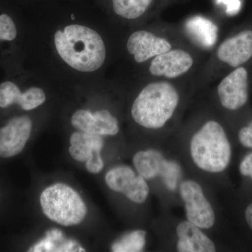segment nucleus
<instances>
[{
	"mask_svg": "<svg viewBox=\"0 0 252 252\" xmlns=\"http://www.w3.org/2000/svg\"><path fill=\"white\" fill-rule=\"evenodd\" d=\"M186 158L194 170L207 177L225 171L232 158V147L220 123L210 119L185 142Z\"/></svg>",
	"mask_w": 252,
	"mask_h": 252,
	"instance_id": "f257e3e1",
	"label": "nucleus"
},
{
	"mask_svg": "<svg viewBox=\"0 0 252 252\" xmlns=\"http://www.w3.org/2000/svg\"><path fill=\"white\" fill-rule=\"evenodd\" d=\"M60 57L69 67L81 72H93L106 59L103 39L97 32L79 24L69 25L54 35Z\"/></svg>",
	"mask_w": 252,
	"mask_h": 252,
	"instance_id": "f03ea898",
	"label": "nucleus"
},
{
	"mask_svg": "<svg viewBox=\"0 0 252 252\" xmlns=\"http://www.w3.org/2000/svg\"><path fill=\"white\" fill-rule=\"evenodd\" d=\"M180 94L167 81H155L145 86L134 100L131 116L146 130L160 132L175 117Z\"/></svg>",
	"mask_w": 252,
	"mask_h": 252,
	"instance_id": "7ed1b4c3",
	"label": "nucleus"
},
{
	"mask_svg": "<svg viewBox=\"0 0 252 252\" xmlns=\"http://www.w3.org/2000/svg\"><path fill=\"white\" fill-rule=\"evenodd\" d=\"M132 164L147 182H156L162 193L179 198V187L187 176L185 166L174 156L157 146V148L143 149L134 154Z\"/></svg>",
	"mask_w": 252,
	"mask_h": 252,
	"instance_id": "20e7f679",
	"label": "nucleus"
},
{
	"mask_svg": "<svg viewBox=\"0 0 252 252\" xmlns=\"http://www.w3.org/2000/svg\"><path fill=\"white\" fill-rule=\"evenodd\" d=\"M40 205L50 220L63 226L79 224L87 215V207L79 194L63 183L44 189L41 194Z\"/></svg>",
	"mask_w": 252,
	"mask_h": 252,
	"instance_id": "39448f33",
	"label": "nucleus"
},
{
	"mask_svg": "<svg viewBox=\"0 0 252 252\" xmlns=\"http://www.w3.org/2000/svg\"><path fill=\"white\" fill-rule=\"evenodd\" d=\"M178 196L185 209L186 220L205 231L215 228L216 211L201 182L186 177L180 183Z\"/></svg>",
	"mask_w": 252,
	"mask_h": 252,
	"instance_id": "423d86ee",
	"label": "nucleus"
},
{
	"mask_svg": "<svg viewBox=\"0 0 252 252\" xmlns=\"http://www.w3.org/2000/svg\"><path fill=\"white\" fill-rule=\"evenodd\" d=\"M104 179L112 191L122 194L132 203L143 205L148 200L151 191L148 182L128 165L112 167Z\"/></svg>",
	"mask_w": 252,
	"mask_h": 252,
	"instance_id": "0eeeda50",
	"label": "nucleus"
},
{
	"mask_svg": "<svg viewBox=\"0 0 252 252\" xmlns=\"http://www.w3.org/2000/svg\"><path fill=\"white\" fill-rule=\"evenodd\" d=\"M69 154L78 162H86V168L92 174H98L104 167L101 152L103 148L102 136L79 131L71 135Z\"/></svg>",
	"mask_w": 252,
	"mask_h": 252,
	"instance_id": "6e6552de",
	"label": "nucleus"
},
{
	"mask_svg": "<svg viewBox=\"0 0 252 252\" xmlns=\"http://www.w3.org/2000/svg\"><path fill=\"white\" fill-rule=\"evenodd\" d=\"M32 130V122L28 116L10 119L0 127V157L9 158L22 152Z\"/></svg>",
	"mask_w": 252,
	"mask_h": 252,
	"instance_id": "1a4fd4ad",
	"label": "nucleus"
},
{
	"mask_svg": "<svg viewBox=\"0 0 252 252\" xmlns=\"http://www.w3.org/2000/svg\"><path fill=\"white\" fill-rule=\"evenodd\" d=\"M45 101V93L40 88L34 86L23 91L14 78L0 83V109L17 105L23 110L31 111L37 108Z\"/></svg>",
	"mask_w": 252,
	"mask_h": 252,
	"instance_id": "9d476101",
	"label": "nucleus"
},
{
	"mask_svg": "<svg viewBox=\"0 0 252 252\" xmlns=\"http://www.w3.org/2000/svg\"><path fill=\"white\" fill-rule=\"evenodd\" d=\"M217 94L223 108L238 110L248 102V73L244 67H236L219 84Z\"/></svg>",
	"mask_w": 252,
	"mask_h": 252,
	"instance_id": "9b49d317",
	"label": "nucleus"
},
{
	"mask_svg": "<svg viewBox=\"0 0 252 252\" xmlns=\"http://www.w3.org/2000/svg\"><path fill=\"white\" fill-rule=\"evenodd\" d=\"M173 249L178 252H215L216 243L206 233L187 220L176 223Z\"/></svg>",
	"mask_w": 252,
	"mask_h": 252,
	"instance_id": "f8f14e48",
	"label": "nucleus"
},
{
	"mask_svg": "<svg viewBox=\"0 0 252 252\" xmlns=\"http://www.w3.org/2000/svg\"><path fill=\"white\" fill-rule=\"evenodd\" d=\"M71 123L79 130L102 137L117 135L120 130L119 121L107 109L94 113L79 109L73 114Z\"/></svg>",
	"mask_w": 252,
	"mask_h": 252,
	"instance_id": "ddd939ff",
	"label": "nucleus"
},
{
	"mask_svg": "<svg viewBox=\"0 0 252 252\" xmlns=\"http://www.w3.org/2000/svg\"><path fill=\"white\" fill-rule=\"evenodd\" d=\"M193 64V58L188 52L171 49L154 57L149 66V72L157 77L175 79L188 72Z\"/></svg>",
	"mask_w": 252,
	"mask_h": 252,
	"instance_id": "4468645a",
	"label": "nucleus"
},
{
	"mask_svg": "<svg viewBox=\"0 0 252 252\" xmlns=\"http://www.w3.org/2000/svg\"><path fill=\"white\" fill-rule=\"evenodd\" d=\"M127 49L137 63H142L172 49L165 38L146 31L132 33L127 42Z\"/></svg>",
	"mask_w": 252,
	"mask_h": 252,
	"instance_id": "2eb2a0df",
	"label": "nucleus"
},
{
	"mask_svg": "<svg viewBox=\"0 0 252 252\" xmlns=\"http://www.w3.org/2000/svg\"><path fill=\"white\" fill-rule=\"evenodd\" d=\"M217 55L221 62L232 67H238L248 62L252 57V31H242L225 39L219 46Z\"/></svg>",
	"mask_w": 252,
	"mask_h": 252,
	"instance_id": "dca6fc26",
	"label": "nucleus"
},
{
	"mask_svg": "<svg viewBox=\"0 0 252 252\" xmlns=\"http://www.w3.org/2000/svg\"><path fill=\"white\" fill-rule=\"evenodd\" d=\"M146 230L138 229L126 233L112 244L111 250L114 252H140L147 245Z\"/></svg>",
	"mask_w": 252,
	"mask_h": 252,
	"instance_id": "f3484780",
	"label": "nucleus"
},
{
	"mask_svg": "<svg viewBox=\"0 0 252 252\" xmlns=\"http://www.w3.org/2000/svg\"><path fill=\"white\" fill-rule=\"evenodd\" d=\"M152 0H112L116 14L126 19H136L146 12Z\"/></svg>",
	"mask_w": 252,
	"mask_h": 252,
	"instance_id": "a211bd4d",
	"label": "nucleus"
},
{
	"mask_svg": "<svg viewBox=\"0 0 252 252\" xmlns=\"http://www.w3.org/2000/svg\"><path fill=\"white\" fill-rule=\"evenodd\" d=\"M18 36V26L14 18L6 13L0 14V56H6L3 46H11L17 40Z\"/></svg>",
	"mask_w": 252,
	"mask_h": 252,
	"instance_id": "6ab92c4d",
	"label": "nucleus"
},
{
	"mask_svg": "<svg viewBox=\"0 0 252 252\" xmlns=\"http://www.w3.org/2000/svg\"><path fill=\"white\" fill-rule=\"evenodd\" d=\"M238 139L243 147L252 149V122L248 126L240 129L238 132Z\"/></svg>",
	"mask_w": 252,
	"mask_h": 252,
	"instance_id": "aec40b11",
	"label": "nucleus"
},
{
	"mask_svg": "<svg viewBox=\"0 0 252 252\" xmlns=\"http://www.w3.org/2000/svg\"><path fill=\"white\" fill-rule=\"evenodd\" d=\"M239 170L244 177H250L252 180V152L243 158L240 162Z\"/></svg>",
	"mask_w": 252,
	"mask_h": 252,
	"instance_id": "412c9836",
	"label": "nucleus"
},
{
	"mask_svg": "<svg viewBox=\"0 0 252 252\" xmlns=\"http://www.w3.org/2000/svg\"><path fill=\"white\" fill-rule=\"evenodd\" d=\"M218 2H222L227 6V13L235 14L238 13L241 7L240 0H217Z\"/></svg>",
	"mask_w": 252,
	"mask_h": 252,
	"instance_id": "4be33fe9",
	"label": "nucleus"
},
{
	"mask_svg": "<svg viewBox=\"0 0 252 252\" xmlns=\"http://www.w3.org/2000/svg\"><path fill=\"white\" fill-rule=\"evenodd\" d=\"M245 220L252 230V203L247 207L245 212Z\"/></svg>",
	"mask_w": 252,
	"mask_h": 252,
	"instance_id": "5701e85b",
	"label": "nucleus"
}]
</instances>
